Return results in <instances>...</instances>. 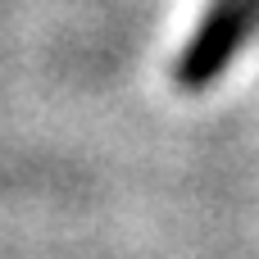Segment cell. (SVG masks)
Instances as JSON below:
<instances>
[{"instance_id": "1", "label": "cell", "mask_w": 259, "mask_h": 259, "mask_svg": "<svg viewBox=\"0 0 259 259\" xmlns=\"http://www.w3.org/2000/svg\"><path fill=\"white\" fill-rule=\"evenodd\" d=\"M255 23H259V0H209L200 27L191 32V41H187L182 55H178L173 77H178L187 91L209 87V82L232 64V55L241 50V41L255 32Z\"/></svg>"}]
</instances>
